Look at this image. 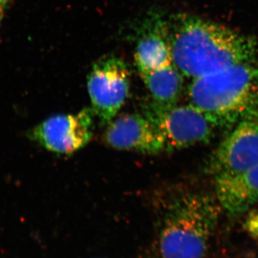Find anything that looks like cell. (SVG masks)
Here are the masks:
<instances>
[{"mask_svg": "<svg viewBox=\"0 0 258 258\" xmlns=\"http://www.w3.org/2000/svg\"><path fill=\"white\" fill-rule=\"evenodd\" d=\"M189 104L215 127L231 129L258 118V62H243L191 80Z\"/></svg>", "mask_w": 258, "mask_h": 258, "instance_id": "cell-2", "label": "cell"}, {"mask_svg": "<svg viewBox=\"0 0 258 258\" xmlns=\"http://www.w3.org/2000/svg\"><path fill=\"white\" fill-rule=\"evenodd\" d=\"M107 126L105 141L114 149L146 154L165 152L160 132L144 113H125Z\"/></svg>", "mask_w": 258, "mask_h": 258, "instance_id": "cell-8", "label": "cell"}, {"mask_svg": "<svg viewBox=\"0 0 258 258\" xmlns=\"http://www.w3.org/2000/svg\"><path fill=\"white\" fill-rule=\"evenodd\" d=\"M216 198L185 191L168 204L159 237L163 258H203L221 212Z\"/></svg>", "mask_w": 258, "mask_h": 258, "instance_id": "cell-3", "label": "cell"}, {"mask_svg": "<svg viewBox=\"0 0 258 258\" xmlns=\"http://www.w3.org/2000/svg\"><path fill=\"white\" fill-rule=\"evenodd\" d=\"M142 29L134 54L140 74L172 63L166 22L154 15Z\"/></svg>", "mask_w": 258, "mask_h": 258, "instance_id": "cell-10", "label": "cell"}, {"mask_svg": "<svg viewBox=\"0 0 258 258\" xmlns=\"http://www.w3.org/2000/svg\"><path fill=\"white\" fill-rule=\"evenodd\" d=\"M258 165V118L231 128L210 161L215 179L241 174Z\"/></svg>", "mask_w": 258, "mask_h": 258, "instance_id": "cell-7", "label": "cell"}, {"mask_svg": "<svg viewBox=\"0 0 258 258\" xmlns=\"http://www.w3.org/2000/svg\"><path fill=\"white\" fill-rule=\"evenodd\" d=\"M1 18H2V11H1V9H0V20H1Z\"/></svg>", "mask_w": 258, "mask_h": 258, "instance_id": "cell-14", "label": "cell"}, {"mask_svg": "<svg viewBox=\"0 0 258 258\" xmlns=\"http://www.w3.org/2000/svg\"><path fill=\"white\" fill-rule=\"evenodd\" d=\"M8 0H0V7L3 6V5H4L5 3L8 2Z\"/></svg>", "mask_w": 258, "mask_h": 258, "instance_id": "cell-13", "label": "cell"}, {"mask_svg": "<svg viewBox=\"0 0 258 258\" xmlns=\"http://www.w3.org/2000/svg\"><path fill=\"white\" fill-rule=\"evenodd\" d=\"M143 113L160 132L166 152L208 143L215 128L191 104L164 106L150 99L144 103Z\"/></svg>", "mask_w": 258, "mask_h": 258, "instance_id": "cell-4", "label": "cell"}, {"mask_svg": "<svg viewBox=\"0 0 258 258\" xmlns=\"http://www.w3.org/2000/svg\"><path fill=\"white\" fill-rule=\"evenodd\" d=\"M167 25L173 63L191 80L256 60L253 37L190 15L174 17Z\"/></svg>", "mask_w": 258, "mask_h": 258, "instance_id": "cell-1", "label": "cell"}, {"mask_svg": "<svg viewBox=\"0 0 258 258\" xmlns=\"http://www.w3.org/2000/svg\"><path fill=\"white\" fill-rule=\"evenodd\" d=\"M250 210L252 211L248 214L244 225L249 235L258 240V208H254L253 210L251 209Z\"/></svg>", "mask_w": 258, "mask_h": 258, "instance_id": "cell-12", "label": "cell"}, {"mask_svg": "<svg viewBox=\"0 0 258 258\" xmlns=\"http://www.w3.org/2000/svg\"><path fill=\"white\" fill-rule=\"evenodd\" d=\"M91 109L101 125H108L124 104L130 88V72L118 57H103L93 66L87 79Z\"/></svg>", "mask_w": 258, "mask_h": 258, "instance_id": "cell-5", "label": "cell"}, {"mask_svg": "<svg viewBox=\"0 0 258 258\" xmlns=\"http://www.w3.org/2000/svg\"><path fill=\"white\" fill-rule=\"evenodd\" d=\"M216 198L231 216L249 211L258 203V165L237 175L215 179Z\"/></svg>", "mask_w": 258, "mask_h": 258, "instance_id": "cell-9", "label": "cell"}, {"mask_svg": "<svg viewBox=\"0 0 258 258\" xmlns=\"http://www.w3.org/2000/svg\"><path fill=\"white\" fill-rule=\"evenodd\" d=\"M141 76L152 101L164 106L176 105L182 92L184 76L173 62Z\"/></svg>", "mask_w": 258, "mask_h": 258, "instance_id": "cell-11", "label": "cell"}, {"mask_svg": "<svg viewBox=\"0 0 258 258\" xmlns=\"http://www.w3.org/2000/svg\"><path fill=\"white\" fill-rule=\"evenodd\" d=\"M94 116L91 108H84L76 113L52 115L32 128L28 137L50 152L73 154L92 139Z\"/></svg>", "mask_w": 258, "mask_h": 258, "instance_id": "cell-6", "label": "cell"}]
</instances>
